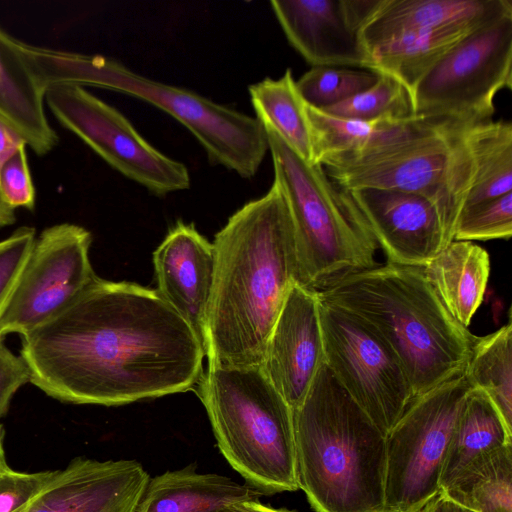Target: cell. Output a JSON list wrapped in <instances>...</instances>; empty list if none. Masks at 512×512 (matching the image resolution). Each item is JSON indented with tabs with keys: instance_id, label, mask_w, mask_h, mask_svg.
I'll return each instance as SVG.
<instances>
[{
	"instance_id": "cell-1",
	"label": "cell",
	"mask_w": 512,
	"mask_h": 512,
	"mask_svg": "<svg viewBox=\"0 0 512 512\" xmlns=\"http://www.w3.org/2000/svg\"><path fill=\"white\" fill-rule=\"evenodd\" d=\"M30 382L65 403L120 406L195 389L204 348L156 289L98 276L21 336Z\"/></svg>"
},
{
	"instance_id": "cell-29",
	"label": "cell",
	"mask_w": 512,
	"mask_h": 512,
	"mask_svg": "<svg viewBox=\"0 0 512 512\" xmlns=\"http://www.w3.org/2000/svg\"><path fill=\"white\" fill-rule=\"evenodd\" d=\"M308 112L313 128L315 164L325 156L358 151L395 137L411 127L419 117L367 121L336 117L309 105Z\"/></svg>"
},
{
	"instance_id": "cell-11",
	"label": "cell",
	"mask_w": 512,
	"mask_h": 512,
	"mask_svg": "<svg viewBox=\"0 0 512 512\" xmlns=\"http://www.w3.org/2000/svg\"><path fill=\"white\" fill-rule=\"evenodd\" d=\"M320 320L326 366L386 435L413 399L398 358L361 319L321 300Z\"/></svg>"
},
{
	"instance_id": "cell-40",
	"label": "cell",
	"mask_w": 512,
	"mask_h": 512,
	"mask_svg": "<svg viewBox=\"0 0 512 512\" xmlns=\"http://www.w3.org/2000/svg\"><path fill=\"white\" fill-rule=\"evenodd\" d=\"M15 221V210L4 202L0 194V228L12 225Z\"/></svg>"
},
{
	"instance_id": "cell-30",
	"label": "cell",
	"mask_w": 512,
	"mask_h": 512,
	"mask_svg": "<svg viewBox=\"0 0 512 512\" xmlns=\"http://www.w3.org/2000/svg\"><path fill=\"white\" fill-rule=\"evenodd\" d=\"M322 111L341 118L377 120L406 119L413 116L408 91L392 77L379 74L368 89Z\"/></svg>"
},
{
	"instance_id": "cell-7",
	"label": "cell",
	"mask_w": 512,
	"mask_h": 512,
	"mask_svg": "<svg viewBox=\"0 0 512 512\" xmlns=\"http://www.w3.org/2000/svg\"><path fill=\"white\" fill-rule=\"evenodd\" d=\"M468 128L419 116L395 137L358 151L325 156L319 164L345 190H398L427 198L438 208L453 240L475 173Z\"/></svg>"
},
{
	"instance_id": "cell-36",
	"label": "cell",
	"mask_w": 512,
	"mask_h": 512,
	"mask_svg": "<svg viewBox=\"0 0 512 512\" xmlns=\"http://www.w3.org/2000/svg\"><path fill=\"white\" fill-rule=\"evenodd\" d=\"M28 382L30 371L25 361L0 339V418L7 413L13 395Z\"/></svg>"
},
{
	"instance_id": "cell-18",
	"label": "cell",
	"mask_w": 512,
	"mask_h": 512,
	"mask_svg": "<svg viewBox=\"0 0 512 512\" xmlns=\"http://www.w3.org/2000/svg\"><path fill=\"white\" fill-rule=\"evenodd\" d=\"M214 264L213 244L193 224L183 221L169 230L153 253L156 291L188 323L202 345Z\"/></svg>"
},
{
	"instance_id": "cell-32",
	"label": "cell",
	"mask_w": 512,
	"mask_h": 512,
	"mask_svg": "<svg viewBox=\"0 0 512 512\" xmlns=\"http://www.w3.org/2000/svg\"><path fill=\"white\" fill-rule=\"evenodd\" d=\"M512 235V192L462 209L453 240L487 241Z\"/></svg>"
},
{
	"instance_id": "cell-31",
	"label": "cell",
	"mask_w": 512,
	"mask_h": 512,
	"mask_svg": "<svg viewBox=\"0 0 512 512\" xmlns=\"http://www.w3.org/2000/svg\"><path fill=\"white\" fill-rule=\"evenodd\" d=\"M378 77L369 70L318 66L305 72L296 85L309 106L323 110L368 89Z\"/></svg>"
},
{
	"instance_id": "cell-28",
	"label": "cell",
	"mask_w": 512,
	"mask_h": 512,
	"mask_svg": "<svg viewBox=\"0 0 512 512\" xmlns=\"http://www.w3.org/2000/svg\"><path fill=\"white\" fill-rule=\"evenodd\" d=\"M471 388L482 390L512 430V326L477 337L464 371Z\"/></svg>"
},
{
	"instance_id": "cell-15",
	"label": "cell",
	"mask_w": 512,
	"mask_h": 512,
	"mask_svg": "<svg viewBox=\"0 0 512 512\" xmlns=\"http://www.w3.org/2000/svg\"><path fill=\"white\" fill-rule=\"evenodd\" d=\"M345 191L387 262L425 267L453 241L436 205L421 195L372 188Z\"/></svg>"
},
{
	"instance_id": "cell-39",
	"label": "cell",
	"mask_w": 512,
	"mask_h": 512,
	"mask_svg": "<svg viewBox=\"0 0 512 512\" xmlns=\"http://www.w3.org/2000/svg\"><path fill=\"white\" fill-rule=\"evenodd\" d=\"M219 512H293L283 508H273L259 500H249L233 503Z\"/></svg>"
},
{
	"instance_id": "cell-22",
	"label": "cell",
	"mask_w": 512,
	"mask_h": 512,
	"mask_svg": "<svg viewBox=\"0 0 512 512\" xmlns=\"http://www.w3.org/2000/svg\"><path fill=\"white\" fill-rule=\"evenodd\" d=\"M424 270L450 314L468 327L485 294L490 274L488 252L471 241L453 240Z\"/></svg>"
},
{
	"instance_id": "cell-33",
	"label": "cell",
	"mask_w": 512,
	"mask_h": 512,
	"mask_svg": "<svg viewBox=\"0 0 512 512\" xmlns=\"http://www.w3.org/2000/svg\"><path fill=\"white\" fill-rule=\"evenodd\" d=\"M36 239L33 227L22 226L0 241V314Z\"/></svg>"
},
{
	"instance_id": "cell-10",
	"label": "cell",
	"mask_w": 512,
	"mask_h": 512,
	"mask_svg": "<svg viewBox=\"0 0 512 512\" xmlns=\"http://www.w3.org/2000/svg\"><path fill=\"white\" fill-rule=\"evenodd\" d=\"M464 373L414 398L386 434L384 512H414L440 492L451 436L470 390Z\"/></svg>"
},
{
	"instance_id": "cell-19",
	"label": "cell",
	"mask_w": 512,
	"mask_h": 512,
	"mask_svg": "<svg viewBox=\"0 0 512 512\" xmlns=\"http://www.w3.org/2000/svg\"><path fill=\"white\" fill-rule=\"evenodd\" d=\"M45 93L25 43L0 28V116L38 155L58 142L45 113Z\"/></svg>"
},
{
	"instance_id": "cell-4",
	"label": "cell",
	"mask_w": 512,
	"mask_h": 512,
	"mask_svg": "<svg viewBox=\"0 0 512 512\" xmlns=\"http://www.w3.org/2000/svg\"><path fill=\"white\" fill-rule=\"evenodd\" d=\"M293 423L297 483L315 512H384L386 435L325 362Z\"/></svg>"
},
{
	"instance_id": "cell-17",
	"label": "cell",
	"mask_w": 512,
	"mask_h": 512,
	"mask_svg": "<svg viewBox=\"0 0 512 512\" xmlns=\"http://www.w3.org/2000/svg\"><path fill=\"white\" fill-rule=\"evenodd\" d=\"M149 479L136 460L77 457L15 512H135Z\"/></svg>"
},
{
	"instance_id": "cell-35",
	"label": "cell",
	"mask_w": 512,
	"mask_h": 512,
	"mask_svg": "<svg viewBox=\"0 0 512 512\" xmlns=\"http://www.w3.org/2000/svg\"><path fill=\"white\" fill-rule=\"evenodd\" d=\"M59 471L26 473L9 468L0 472V512H15L27 504L55 479Z\"/></svg>"
},
{
	"instance_id": "cell-27",
	"label": "cell",
	"mask_w": 512,
	"mask_h": 512,
	"mask_svg": "<svg viewBox=\"0 0 512 512\" xmlns=\"http://www.w3.org/2000/svg\"><path fill=\"white\" fill-rule=\"evenodd\" d=\"M475 173L463 208L512 192V123L488 121L466 132Z\"/></svg>"
},
{
	"instance_id": "cell-16",
	"label": "cell",
	"mask_w": 512,
	"mask_h": 512,
	"mask_svg": "<svg viewBox=\"0 0 512 512\" xmlns=\"http://www.w3.org/2000/svg\"><path fill=\"white\" fill-rule=\"evenodd\" d=\"M323 363L317 291L295 282L271 330L260 368L293 410L303 401Z\"/></svg>"
},
{
	"instance_id": "cell-5",
	"label": "cell",
	"mask_w": 512,
	"mask_h": 512,
	"mask_svg": "<svg viewBox=\"0 0 512 512\" xmlns=\"http://www.w3.org/2000/svg\"><path fill=\"white\" fill-rule=\"evenodd\" d=\"M45 88L56 84L93 86L139 98L184 125L204 148L209 161L253 177L268 150L257 118L216 103L191 90L152 80L117 60L26 45Z\"/></svg>"
},
{
	"instance_id": "cell-20",
	"label": "cell",
	"mask_w": 512,
	"mask_h": 512,
	"mask_svg": "<svg viewBox=\"0 0 512 512\" xmlns=\"http://www.w3.org/2000/svg\"><path fill=\"white\" fill-rule=\"evenodd\" d=\"M512 13L511 0H377L361 31L370 51L405 32L452 25H484Z\"/></svg>"
},
{
	"instance_id": "cell-26",
	"label": "cell",
	"mask_w": 512,
	"mask_h": 512,
	"mask_svg": "<svg viewBox=\"0 0 512 512\" xmlns=\"http://www.w3.org/2000/svg\"><path fill=\"white\" fill-rule=\"evenodd\" d=\"M441 492L472 512H512V443L480 456Z\"/></svg>"
},
{
	"instance_id": "cell-8",
	"label": "cell",
	"mask_w": 512,
	"mask_h": 512,
	"mask_svg": "<svg viewBox=\"0 0 512 512\" xmlns=\"http://www.w3.org/2000/svg\"><path fill=\"white\" fill-rule=\"evenodd\" d=\"M262 125L274 179L292 218L299 283L318 292L376 265L378 245L349 194L335 185L322 165L305 162L274 129Z\"/></svg>"
},
{
	"instance_id": "cell-38",
	"label": "cell",
	"mask_w": 512,
	"mask_h": 512,
	"mask_svg": "<svg viewBox=\"0 0 512 512\" xmlns=\"http://www.w3.org/2000/svg\"><path fill=\"white\" fill-rule=\"evenodd\" d=\"M414 512H467V510L452 502L440 491Z\"/></svg>"
},
{
	"instance_id": "cell-9",
	"label": "cell",
	"mask_w": 512,
	"mask_h": 512,
	"mask_svg": "<svg viewBox=\"0 0 512 512\" xmlns=\"http://www.w3.org/2000/svg\"><path fill=\"white\" fill-rule=\"evenodd\" d=\"M512 87V13L477 28L451 48L410 94L413 115L462 127L492 120L494 100Z\"/></svg>"
},
{
	"instance_id": "cell-6",
	"label": "cell",
	"mask_w": 512,
	"mask_h": 512,
	"mask_svg": "<svg viewBox=\"0 0 512 512\" xmlns=\"http://www.w3.org/2000/svg\"><path fill=\"white\" fill-rule=\"evenodd\" d=\"M194 390L220 452L247 484L267 496L299 489L293 410L260 366L208 364Z\"/></svg>"
},
{
	"instance_id": "cell-13",
	"label": "cell",
	"mask_w": 512,
	"mask_h": 512,
	"mask_svg": "<svg viewBox=\"0 0 512 512\" xmlns=\"http://www.w3.org/2000/svg\"><path fill=\"white\" fill-rule=\"evenodd\" d=\"M91 244V233L72 223L41 232L0 314V339L24 336L49 321L97 277Z\"/></svg>"
},
{
	"instance_id": "cell-34",
	"label": "cell",
	"mask_w": 512,
	"mask_h": 512,
	"mask_svg": "<svg viewBox=\"0 0 512 512\" xmlns=\"http://www.w3.org/2000/svg\"><path fill=\"white\" fill-rule=\"evenodd\" d=\"M0 194L4 202L14 210L34 208L36 192L30 175L26 147L1 166Z\"/></svg>"
},
{
	"instance_id": "cell-3",
	"label": "cell",
	"mask_w": 512,
	"mask_h": 512,
	"mask_svg": "<svg viewBox=\"0 0 512 512\" xmlns=\"http://www.w3.org/2000/svg\"><path fill=\"white\" fill-rule=\"evenodd\" d=\"M317 294L361 319L390 347L413 399L464 373L477 336L450 314L424 267L377 263Z\"/></svg>"
},
{
	"instance_id": "cell-24",
	"label": "cell",
	"mask_w": 512,
	"mask_h": 512,
	"mask_svg": "<svg viewBox=\"0 0 512 512\" xmlns=\"http://www.w3.org/2000/svg\"><path fill=\"white\" fill-rule=\"evenodd\" d=\"M512 443L507 427L490 398L470 388L456 421L440 475V491L472 461Z\"/></svg>"
},
{
	"instance_id": "cell-2",
	"label": "cell",
	"mask_w": 512,
	"mask_h": 512,
	"mask_svg": "<svg viewBox=\"0 0 512 512\" xmlns=\"http://www.w3.org/2000/svg\"><path fill=\"white\" fill-rule=\"evenodd\" d=\"M212 244L203 341L208 364L260 366L289 289L299 282L293 223L279 182L231 215Z\"/></svg>"
},
{
	"instance_id": "cell-12",
	"label": "cell",
	"mask_w": 512,
	"mask_h": 512,
	"mask_svg": "<svg viewBox=\"0 0 512 512\" xmlns=\"http://www.w3.org/2000/svg\"><path fill=\"white\" fill-rule=\"evenodd\" d=\"M52 114L112 168L155 195L188 189V168L153 147L117 109L83 86H49Z\"/></svg>"
},
{
	"instance_id": "cell-37",
	"label": "cell",
	"mask_w": 512,
	"mask_h": 512,
	"mask_svg": "<svg viewBox=\"0 0 512 512\" xmlns=\"http://www.w3.org/2000/svg\"><path fill=\"white\" fill-rule=\"evenodd\" d=\"M26 146L27 144L22 136L0 116V168Z\"/></svg>"
},
{
	"instance_id": "cell-21",
	"label": "cell",
	"mask_w": 512,
	"mask_h": 512,
	"mask_svg": "<svg viewBox=\"0 0 512 512\" xmlns=\"http://www.w3.org/2000/svg\"><path fill=\"white\" fill-rule=\"evenodd\" d=\"M267 496L261 490L216 473H199L195 464L150 478L135 512H219Z\"/></svg>"
},
{
	"instance_id": "cell-42",
	"label": "cell",
	"mask_w": 512,
	"mask_h": 512,
	"mask_svg": "<svg viewBox=\"0 0 512 512\" xmlns=\"http://www.w3.org/2000/svg\"><path fill=\"white\" fill-rule=\"evenodd\" d=\"M467 512H472V511H468V510H467Z\"/></svg>"
},
{
	"instance_id": "cell-14",
	"label": "cell",
	"mask_w": 512,
	"mask_h": 512,
	"mask_svg": "<svg viewBox=\"0 0 512 512\" xmlns=\"http://www.w3.org/2000/svg\"><path fill=\"white\" fill-rule=\"evenodd\" d=\"M377 0H273L271 9L290 45L312 67L373 71L362 27Z\"/></svg>"
},
{
	"instance_id": "cell-25",
	"label": "cell",
	"mask_w": 512,
	"mask_h": 512,
	"mask_svg": "<svg viewBox=\"0 0 512 512\" xmlns=\"http://www.w3.org/2000/svg\"><path fill=\"white\" fill-rule=\"evenodd\" d=\"M256 118L274 129L305 162L315 164L313 128L308 104L291 69L278 79L265 78L248 88Z\"/></svg>"
},
{
	"instance_id": "cell-23",
	"label": "cell",
	"mask_w": 512,
	"mask_h": 512,
	"mask_svg": "<svg viewBox=\"0 0 512 512\" xmlns=\"http://www.w3.org/2000/svg\"><path fill=\"white\" fill-rule=\"evenodd\" d=\"M481 26L452 24L397 35L370 49L373 72L392 77L410 95L451 48Z\"/></svg>"
},
{
	"instance_id": "cell-41",
	"label": "cell",
	"mask_w": 512,
	"mask_h": 512,
	"mask_svg": "<svg viewBox=\"0 0 512 512\" xmlns=\"http://www.w3.org/2000/svg\"><path fill=\"white\" fill-rule=\"evenodd\" d=\"M3 437H4V431L2 425H0V472L5 471L9 469L6 459H5V452L3 447Z\"/></svg>"
}]
</instances>
